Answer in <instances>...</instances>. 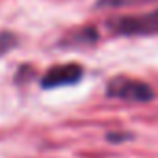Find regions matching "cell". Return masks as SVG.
Segmentation results:
<instances>
[{
    "label": "cell",
    "instance_id": "obj_7",
    "mask_svg": "<svg viewBox=\"0 0 158 158\" xmlns=\"http://www.w3.org/2000/svg\"><path fill=\"white\" fill-rule=\"evenodd\" d=\"M132 138H134V136H132L130 132H108V134H106V139L112 141V143L128 141V139H132Z\"/></svg>",
    "mask_w": 158,
    "mask_h": 158
},
{
    "label": "cell",
    "instance_id": "obj_4",
    "mask_svg": "<svg viewBox=\"0 0 158 158\" xmlns=\"http://www.w3.org/2000/svg\"><path fill=\"white\" fill-rule=\"evenodd\" d=\"M97 37H99V34L95 28H82L76 34H71L63 43H67V45H93L97 41Z\"/></svg>",
    "mask_w": 158,
    "mask_h": 158
},
{
    "label": "cell",
    "instance_id": "obj_2",
    "mask_svg": "<svg viewBox=\"0 0 158 158\" xmlns=\"http://www.w3.org/2000/svg\"><path fill=\"white\" fill-rule=\"evenodd\" d=\"M106 95L114 99H121L125 102H151L154 99V89L138 78H130L127 74H117L106 86Z\"/></svg>",
    "mask_w": 158,
    "mask_h": 158
},
{
    "label": "cell",
    "instance_id": "obj_1",
    "mask_svg": "<svg viewBox=\"0 0 158 158\" xmlns=\"http://www.w3.org/2000/svg\"><path fill=\"white\" fill-rule=\"evenodd\" d=\"M106 26L115 35H156L158 34V8L139 15H121L106 21Z\"/></svg>",
    "mask_w": 158,
    "mask_h": 158
},
{
    "label": "cell",
    "instance_id": "obj_5",
    "mask_svg": "<svg viewBox=\"0 0 158 158\" xmlns=\"http://www.w3.org/2000/svg\"><path fill=\"white\" fill-rule=\"evenodd\" d=\"M154 0H97V8H123V6H136V4H147Z\"/></svg>",
    "mask_w": 158,
    "mask_h": 158
},
{
    "label": "cell",
    "instance_id": "obj_3",
    "mask_svg": "<svg viewBox=\"0 0 158 158\" xmlns=\"http://www.w3.org/2000/svg\"><path fill=\"white\" fill-rule=\"evenodd\" d=\"M84 69L78 63H65V65H56L52 69H48L43 78H41V86L45 89H54V88H61V86H71L82 80Z\"/></svg>",
    "mask_w": 158,
    "mask_h": 158
},
{
    "label": "cell",
    "instance_id": "obj_6",
    "mask_svg": "<svg viewBox=\"0 0 158 158\" xmlns=\"http://www.w3.org/2000/svg\"><path fill=\"white\" fill-rule=\"evenodd\" d=\"M15 35L13 34H0V56H2L4 52H8L10 48H13V45H15Z\"/></svg>",
    "mask_w": 158,
    "mask_h": 158
}]
</instances>
